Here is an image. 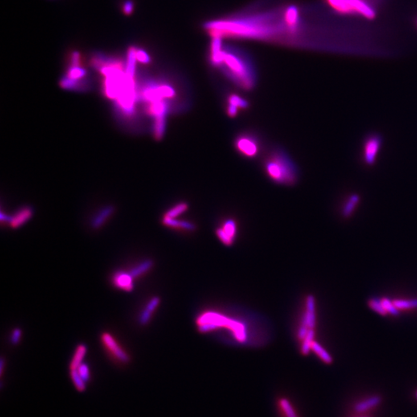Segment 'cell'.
<instances>
[{"mask_svg": "<svg viewBox=\"0 0 417 417\" xmlns=\"http://www.w3.org/2000/svg\"><path fill=\"white\" fill-rule=\"evenodd\" d=\"M266 175L279 185H293L298 179V170L291 158L281 149H275L263 161Z\"/></svg>", "mask_w": 417, "mask_h": 417, "instance_id": "6da1fadb", "label": "cell"}, {"mask_svg": "<svg viewBox=\"0 0 417 417\" xmlns=\"http://www.w3.org/2000/svg\"><path fill=\"white\" fill-rule=\"evenodd\" d=\"M219 68L242 89L250 91L255 85L254 69L240 56L224 50Z\"/></svg>", "mask_w": 417, "mask_h": 417, "instance_id": "7a4b0ae2", "label": "cell"}, {"mask_svg": "<svg viewBox=\"0 0 417 417\" xmlns=\"http://www.w3.org/2000/svg\"><path fill=\"white\" fill-rule=\"evenodd\" d=\"M199 330L201 332H208L214 330L219 327L229 326L236 334V337L239 341H244L246 338L244 327L239 323L234 322L230 319L218 315V314L208 313L199 318L197 320Z\"/></svg>", "mask_w": 417, "mask_h": 417, "instance_id": "3957f363", "label": "cell"}, {"mask_svg": "<svg viewBox=\"0 0 417 417\" xmlns=\"http://www.w3.org/2000/svg\"><path fill=\"white\" fill-rule=\"evenodd\" d=\"M327 2L338 13L357 14L368 20L377 17L376 9L365 0H327Z\"/></svg>", "mask_w": 417, "mask_h": 417, "instance_id": "277c9868", "label": "cell"}, {"mask_svg": "<svg viewBox=\"0 0 417 417\" xmlns=\"http://www.w3.org/2000/svg\"><path fill=\"white\" fill-rule=\"evenodd\" d=\"M102 345L107 351L111 358L119 365H127L131 361V356L120 346L119 341L115 339L109 332H104L100 336Z\"/></svg>", "mask_w": 417, "mask_h": 417, "instance_id": "5b68a950", "label": "cell"}, {"mask_svg": "<svg viewBox=\"0 0 417 417\" xmlns=\"http://www.w3.org/2000/svg\"><path fill=\"white\" fill-rule=\"evenodd\" d=\"M234 147L239 154L253 159L259 154L260 143L259 139L253 134L242 133L236 137Z\"/></svg>", "mask_w": 417, "mask_h": 417, "instance_id": "8992f818", "label": "cell"}, {"mask_svg": "<svg viewBox=\"0 0 417 417\" xmlns=\"http://www.w3.org/2000/svg\"><path fill=\"white\" fill-rule=\"evenodd\" d=\"M382 145V136L378 133H370L365 136L362 145V156L367 165H373Z\"/></svg>", "mask_w": 417, "mask_h": 417, "instance_id": "52a82bcc", "label": "cell"}, {"mask_svg": "<svg viewBox=\"0 0 417 417\" xmlns=\"http://www.w3.org/2000/svg\"><path fill=\"white\" fill-rule=\"evenodd\" d=\"M382 402V397L378 394L366 396L352 403L351 414H372Z\"/></svg>", "mask_w": 417, "mask_h": 417, "instance_id": "ba28073f", "label": "cell"}, {"mask_svg": "<svg viewBox=\"0 0 417 417\" xmlns=\"http://www.w3.org/2000/svg\"><path fill=\"white\" fill-rule=\"evenodd\" d=\"M112 284L121 291L131 292L134 289V278L126 271H117L112 276Z\"/></svg>", "mask_w": 417, "mask_h": 417, "instance_id": "9c48e42d", "label": "cell"}, {"mask_svg": "<svg viewBox=\"0 0 417 417\" xmlns=\"http://www.w3.org/2000/svg\"><path fill=\"white\" fill-rule=\"evenodd\" d=\"M224 54V50L222 47V38L213 37L210 45V61L213 67H220L222 58Z\"/></svg>", "mask_w": 417, "mask_h": 417, "instance_id": "30bf717a", "label": "cell"}, {"mask_svg": "<svg viewBox=\"0 0 417 417\" xmlns=\"http://www.w3.org/2000/svg\"><path fill=\"white\" fill-rule=\"evenodd\" d=\"M301 323L306 324L310 329L315 328L316 324V315H315V298L313 295H308L306 298V311L303 316Z\"/></svg>", "mask_w": 417, "mask_h": 417, "instance_id": "8fae6325", "label": "cell"}, {"mask_svg": "<svg viewBox=\"0 0 417 417\" xmlns=\"http://www.w3.org/2000/svg\"><path fill=\"white\" fill-rule=\"evenodd\" d=\"M160 301H161L160 298L158 296L153 297L149 300V301L147 303L145 308L143 311H141V314L139 315V324L145 326L149 323L151 318H152V315L159 305Z\"/></svg>", "mask_w": 417, "mask_h": 417, "instance_id": "7c38bea8", "label": "cell"}, {"mask_svg": "<svg viewBox=\"0 0 417 417\" xmlns=\"http://www.w3.org/2000/svg\"><path fill=\"white\" fill-rule=\"evenodd\" d=\"M33 209L30 206H25L21 208L14 215L12 216L11 220L9 222V226L12 228L17 229L25 224L27 221L31 219L33 217Z\"/></svg>", "mask_w": 417, "mask_h": 417, "instance_id": "4fadbf2b", "label": "cell"}, {"mask_svg": "<svg viewBox=\"0 0 417 417\" xmlns=\"http://www.w3.org/2000/svg\"><path fill=\"white\" fill-rule=\"evenodd\" d=\"M284 24L291 31H295L298 26L300 21L298 9L291 6L286 9L284 14Z\"/></svg>", "mask_w": 417, "mask_h": 417, "instance_id": "5bb4252c", "label": "cell"}, {"mask_svg": "<svg viewBox=\"0 0 417 417\" xmlns=\"http://www.w3.org/2000/svg\"><path fill=\"white\" fill-rule=\"evenodd\" d=\"M60 86L63 89L68 90V91H82L84 90H87V85L86 80H75V79H71L68 77H62L61 79L60 80Z\"/></svg>", "mask_w": 417, "mask_h": 417, "instance_id": "9a60e30c", "label": "cell"}, {"mask_svg": "<svg viewBox=\"0 0 417 417\" xmlns=\"http://www.w3.org/2000/svg\"><path fill=\"white\" fill-rule=\"evenodd\" d=\"M277 405L281 417H300L292 402L286 397L278 398Z\"/></svg>", "mask_w": 417, "mask_h": 417, "instance_id": "2e32d148", "label": "cell"}, {"mask_svg": "<svg viewBox=\"0 0 417 417\" xmlns=\"http://www.w3.org/2000/svg\"><path fill=\"white\" fill-rule=\"evenodd\" d=\"M114 211H115V209H114L113 206H108L103 208L93 218L91 222V227L95 230L100 229L109 219Z\"/></svg>", "mask_w": 417, "mask_h": 417, "instance_id": "e0dca14e", "label": "cell"}, {"mask_svg": "<svg viewBox=\"0 0 417 417\" xmlns=\"http://www.w3.org/2000/svg\"><path fill=\"white\" fill-rule=\"evenodd\" d=\"M162 224L167 227L173 229H179V230H186V231H194L197 229V226L193 222L186 220H179V219H173V218H168L163 217L162 218Z\"/></svg>", "mask_w": 417, "mask_h": 417, "instance_id": "ac0fdd59", "label": "cell"}, {"mask_svg": "<svg viewBox=\"0 0 417 417\" xmlns=\"http://www.w3.org/2000/svg\"><path fill=\"white\" fill-rule=\"evenodd\" d=\"M136 46H130L127 52L126 63H125V73L127 76L135 79L136 73V64H137V58H136Z\"/></svg>", "mask_w": 417, "mask_h": 417, "instance_id": "d6986e66", "label": "cell"}, {"mask_svg": "<svg viewBox=\"0 0 417 417\" xmlns=\"http://www.w3.org/2000/svg\"><path fill=\"white\" fill-rule=\"evenodd\" d=\"M154 266V261L151 259H145L143 261L136 264L135 267L130 269L128 272L132 275V278H139L145 275L146 273L150 271L151 269Z\"/></svg>", "mask_w": 417, "mask_h": 417, "instance_id": "ffe728a7", "label": "cell"}, {"mask_svg": "<svg viewBox=\"0 0 417 417\" xmlns=\"http://www.w3.org/2000/svg\"><path fill=\"white\" fill-rule=\"evenodd\" d=\"M87 348L84 344H79L77 346L72 359H71L70 365H69L70 370L78 369L83 363V358L87 355Z\"/></svg>", "mask_w": 417, "mask_h": 417, "instance_id": "44dd1931", "label": "cell"}, {"mask_svg": "<svg viewBox=\"0 0 417 417\" xmlns=\"http://www.w3.org/2000/svg\"><path fill=\"white\" fill-rule=\"evenodd\" d=\"M312 350L317 354V356L324 361V363L328 364V365L332 363L333 358H332L331 355L318 342L315 341V340L312 344Z\"/></svg>", "mask_w": 417, "mask_h": 417, "instance_id": "7402d4cb", "label": "cell"}, {"mask_svg": "<svg viewBox=\"0 0 417 417\" xmlns=\"http://www.w3.org/2000/svg\"><path fill=\"white\" fill-rule=\"evenodd\" d=\"M189 209V205L187 202H180L178 204H176L174 206L169 209L166 213H165L164 217H168V218H173L176 219V217L182 215V213L187 211Z\"/></svg>", "mask_w": 417, "mask_h": 417, "instance_id": "603a6c76", "label": "cell"}, {"mask_svg": "<svg viewBox=\"0 0 417 417\" xmlns=\"http://www.w3.org/2000/svg\"><path fill=\"white\" fill-rule=\"evenodd\" d=\"M87 71L81 66H70L66 76L75 80H83L87 76Z\"/></svg>", "mask_w": 417, "mask_h": 417, "instance_id": "cb8c5ba5", "label": "cell"}, {"mask_svg": "<svg viewBox=\"0 0 417 417\" xmlns=\"http://www.w3.org/2000/svg\"><path fill=\"white\" fill-rule=\"evenodd\" d=\"M227 104L234 106L239 109H247L249 108V102L246 99H243L239 95L236 94H230L227 98Z\"/></svg>", "mask_w": 417, "mask_h": 417, "instance_id": "d4e9b609", "label": "cell"}, {"mask_svg": "<svg viewBox=\"0 0 417 417\" xmlns=\"http://www.w3.org/2000/svg\"><path fill=\"white\" fill-rule=\"evenodd\" d=\"M70 376L74 387L76 388L77 390L80 393L85 391V389H87V382L80 377L77 369L70 370Z\"/></svg>", "mask_w": 417, "mask_h": 417, "instance_id": "484cf974", "label": "cell"}, {"mask_svg": "<svg viewBox=\"0 0 417 417\" xmlns=\"http://www.w3.org/2000/svg\"><path fill=\"white\" fill-rule=\"evenodd\" d=\"M315 338V330L309 329L307 336L303 339L302 345L300 347V352L303 356L309 354L310 350H312V344Z\"/></svg>", "mask_w": 417, "mask_h": 417, "instance_id": "4316f807", "label": "cell"}, {"mask_svg": "<svg viewBox=\"0 0 417 417\" xmlns=\"http://www.w3.org/2000/svg\"><path fill=\"white\" fill-rule=\"evenodd\" d=\"M393 301L398 310L417 308V298L409 299V300L397 299V300H393Z\"/></svg>", "mask_w": 417, "mask_h": 417, "instance_id": "83f0119b", "label": "cell"}, {"mask_svg": "<svg viewBox=\"0 0 417 417\" xmlns=\"http://www.w3.org/2000/svg\"><path fill=\"white\" fill-rule=\"evenodd\" d=\"M368 304H369V308H372L373 311L379 314V315H382V316H386V315L388 314V312H386V309L384 308L382 300H380V299H369V301H368Z\"/></svg>", "mask_w": 417, "mask_h": 417, "instance_id": "f1b7e54d", "label": "cell"}, {"mask_svg": "<svg viewBox=\"0 0 417 417\" xmlns=\"http://www.w3.org/2000/svg\"><path fill=\"white\" fill-rule=\"evenodd\" d=\"M358 199H359L358 198V197H356V196L349 198V200L347 201L345 206L343 207L342 214L344 217L348 218V217H350L352 212L354 210L355 207H356V205L358 203Z\"/></svg>", "mask_w": 417, "mask_h": 417, "instance_id": "f546056e", "label": "cell"}, {"mask_svg": "<svg viewBox=\"0 0 417 417\" xmlns=\"http://www.w3.org/2000/svg\"><path fill=\"white\" fill-rule=\"evenodd\" d=\"M221 227L226 232L227 235L230 236V238L235 239L236 234H237V223L234 219H226Z\"/></svg>", "mask_w": 417, "mask_h": 417, "instance_id": "4dcf8cb0", "label": "cell"}, {"mask_svg": "<svg viewBox=\"0 0 417 417\" xmlns=\"http://www.w3.org/2000/svg\"><path fill=\"white\" fill-rule=\"evenodd\" d=\"M384 308L388 313H390L394 316H398L399 315V310L396 307L393 300H389L387 298H383L381 299Z\"/></svg>", "mask_w": 417, "mask_h": 417, "instance_id": "1f68e13d", "label": "cell"}, {"mask_svg": "<svg viewBox=\"0 0 417 417\" xmlns=\"http://www.w3.org/2000/svg\"><path fill=\"white\" fill-rule=\"evenodd\" d=\"M136 58L138 62L142 64H149L152 61L150 55L144 49L136 48Z\"/></svg>", "mask_w": 417, "mask_h": 417, "instance_id": "d6a6232c", "label": "cell"}, {"mask_svg": "<svg viewBox=\"0 0 417 417\" xmlns=\"http://www.w3.org/2000/svg\"><path fill=\"white\" fill-rule=\"evenodd\" d=\"M216 234L223 244L226 245V246H231L234 243V239L230 238V236L227 235L226 232L222 230V227L217 229Z\"/></svg>", "mask_w": 417, "mask_h": 417, "instance_id": "836d02e7", "label": "cell"}, {"mask_svg": "<svg viewBox=\"0 0 417 417\" xmlns=\"http://www.w3.org/2000/svg\"><path fill=\"white\" fill-rule=\"evenodd\" d=\"M78 373L80 375V377L83 378L86 382H89L91 380V372H90L89 366L87 364L82 363L79 367L77 369Z\"/></svg>", "mask_w": 417, "mask_h": 417, "instance_id": "e575fe53", "label": "cell"}, {"mask_svg": "<svg viewBox=\"0 0 417 417\" xmlns=\"http://www.w3.org/2000/svg\"><path fill=\"white\" fill-rule=\"evenodd\" d=\"M21 337H22V331H21L20 328H14L12 332L11 336H10V342H11L12 345H18L20 341Z\"/></svg>", "mask_w": 417, "mask_h": 417, "instance_id": "d590c367", "label": "cell"}, {"mask_svg": "<svg viewBox=\"0 0 417 417\" xmlns=\"http://www.w3.org/2000/svg\"><path fill=\"white\" fill-rule=\"evenodd\" d=\"M135 5L132 0H126L123 4L122 11L125 16H131L134 12Z\"/></svg>", "mask_w": 417, "mask_h": 417, "instance_id": "8d00e7d4", "label": "cell"}, {"mask_svg": "<svg viewBox=\"0 0 417 417\" xmlns=\"http://www.w3.org/2000/svg\"><path fill=\"white\" fill-rule=\"evenodd\" d=\"M81 64V54L79 51H74L71 54V66H80Z\"/></svg>", "mask_w": 417, "mask_h": 417, "instance_id": "74e56055", "label": "cell"}, {"mask_svg": "<svg viewBox=\"0 0 417 417\" xmlns=\"http://www.w3.org/2000/svg\"><path fill=\"white\" fill-rule=\"evenodd\" d=\"M310 328H308L306 324H300V328H299L298 332V338L300 341H303L305 336H307V334H308V330H309Z\"/></svg>", "mask_w": 417, "mask_h": 417, "instance_id": "f35d334b", "label": "cell"}, {"mask_svg": "<svg viewBox=\"0 0 417 417\" xmlns=\"http://www.w3.org/2000/svg\"><path fill=\"white\" fill-rule=\"evenodd\" d=\"M239 108H237V107L230 105V104H226V113H227V115L230 118L237 117L238 113H239Z\"/></svg>", "mask_w": 417, "mask_h": 417, "instance_id": "ab89813d", "label": "cell"}, {"mask_svg": "<svg viewBox=\"0 0 417 417\" xmlns=\"http://www.w3.org/2000/svg\"><path fill=\"white\" fill-rule=\"evenodd\" d=\"M348 417H373L372 414H351Z\"/></svg>", "mask_w": 417, "mask_h": 417, "instance_id": "60d3db41", "label": "cell"}, {"mask_svg": "<svg viewBox=\"0 0 417 417\" xmlns=\"http://www.w3.org/2000/svg\"><path fill=\"white\" fill-rule=\"evenodd\" d=\"M416 398H417V392H416Z\"/></svg>", "mask_w": 417, "mask_h": 417, "instance_id": "b9f144b4", "label": "cell"}]
</instances>
